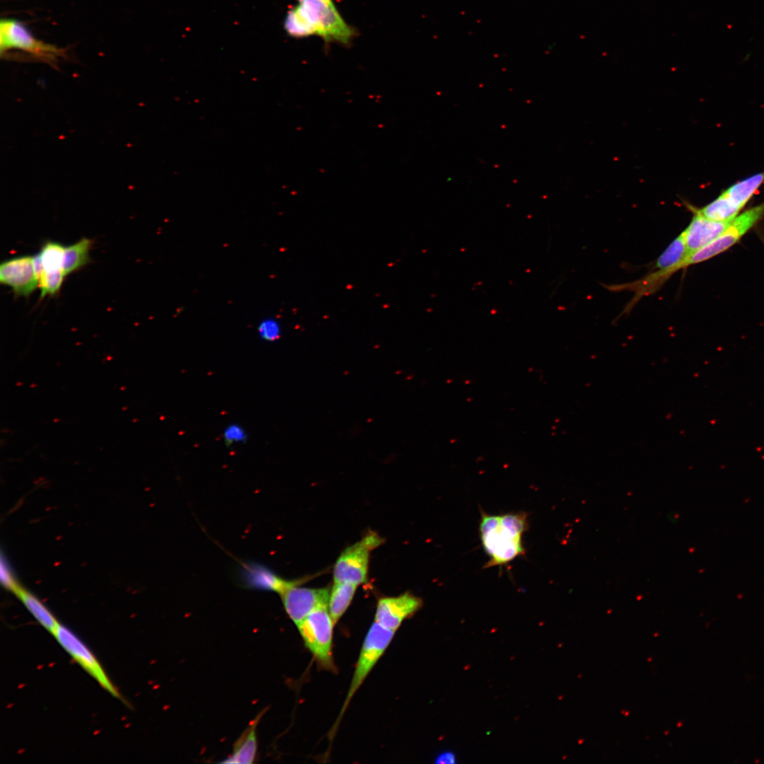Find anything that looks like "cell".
Returning a JSON list of instances; mask_svg holds the SVG:
<instances>
[{
  "label": "cell",
  "instance_id": "cb8c5ba5",
  "mask_svg": "<svg viewBox=\"0 0 764 764\" xmlns=\"http://www.w3.org/2000/svg\"><path fill=\"white\" fill-rule=\"evenodd\" d=\"M223 439L226 446H231L245 441L247 434L243 427L238 424H231L224 431Z\"/></svg>",
  "mask_w": 764,
  "mask_h": 764
},
{
  "label": "cell",
  "instance_id": "7c38bea8",
  "mask_svg": "<svg viewBox=\"0 0 764 764\" xmlns=\"http://www.w3.org/2000/svg\"><path fill=\"white\" fill-rule=\"evenodd\" d=\"M241 572L243 582L246 587L274 591L279 595L303 582V579H284L267 567L253 562L242 563Z\"/></svg>",
  "mask_w": 764,
  "mask_h": 764
},
{
  "label": "cell",
  "instance_id": "44dd1931",
  "mask_svg": "<svg viewBox=\"0 0 764 764\" xmlns=\"http://www.w3.org/2000/svg\"><path fill=\"white\" fill-rule=\"evenodd\" d=\"M65 247L55 241L46 242L40 251L45 271H62Z\"/></svg>",
  "mask_w": 764,
  "mask_h": 764
},
{
  "label": "cell",
  "instance_id": "7a4b0ae2",
  "mask_svg": "<svg viewBox=\"0 0 764 764\" xmlns=\"http://www.w3.org/2000/svg\"><path fill=\"white\" fill-rule=\"evenodd\" d=\"M528 528L524 511L492 515L481 512L479 531L490 560L485 568L504 565L524 554L522 536Z\"/></svg>",
  "mask_w": 764,
  "mask_h": 764
},
{
  "label": "cell",
  "instance_id": "52a82bcc",
  "mask_svg": "<svg viewBox=\"0 0 764 764\" xmlns=\"http://www.w3.org/2000/svg\"><path fill=\"white\" fill-rule=\"evenodd\" d=\"M763 216L764 203L737 215L716 239L688 257L687 267L707 260L729 248Z\"/></svg>",
  "mask_w": 764,
  "mask_h": 764
},
{
  "label": "cell",
  "instance_id": "3957f363",
  "mask_svg": "<svg viewBox=\"0 0 764 764\" xmlns=\"http://www.w3.org/2000/svg\"><path fill=\"white\" fill-rule=\"evenodd\" d=\"M335 623L328 606L318 608L297 625L306 647L323 668L334 669L332 637Z\"/></svg>",
  "mask_w": 764,
  "mask_h": 764
},
{
  "label": "cell",
  "instance_id": "4fadbf2b",
  "mask_svg": "<svg viewBox=\"0 0 764 764\" xmlns=\"http://www.w3.org/2000/svg\"><path fill=\"white\" fill-rule=\"evenodd\" d=\"M688 227L683 231L690 255L716 239L729 225L731 221H717L708 219L695 209Z\"/></svg>",
  "mask_w": 764,
  "mask_h": 764
},
{
  "label": "cell",
  "instance_id": "5bb4252c",
  "mask_svg": "<svg viewBox=\"0 0 764 764\" xmlns=\"http://www.w3.org/2000/svg\"><path fill=\"white\" fill-rule=\"evenodd\" d=\"M690 256L683 231L678 235L657 258L653 270L664 272L669 277L687 267Z\"/></svg>",
  "mask_w": 764,
  "mask_h": 764
},
{
  "label": "cell",
  "instance_id": "d4e9b609",
  "mask_svg": "<svg viewBox=\"0 0 764 764\" xmlns=\"http://www.w3.org/2000/svg\"><path fill=\"white\" fill-rule=\"evenodd\" d=\"M0 579L4 587L13 593L20 587V585L17 583L16 579L14 577L8 561L3 554L1 555Z\"/></svg>",
  "mask_w": 764,
  "mask_h": 764
},
{
  "label": "cell",
  "instance_id": "e0dca14e",
  "mask_svg": "<svg viewBox=\"0 0 764 764\" xmlns=\"http://www.w3.org/2000/svg\"><path fill=\"white\" fill-rule=\"evenodd\" d=\"M357 586L348 582H335L330 590L328 608L335 624L349 606Z\"/></svg>",
  "mask_w": 764,
  "mask_h": 764
},
{
  "label": "cell",
  "instance_id": "9c48e42d",
  "mask_svg": "<svg viewBox=\"0 0 764 764\" xmlns=\"http://www.w3.org/2000/svg\"><path fill=\"white\" fill-rule=\"evenodd\" d=\"M329 588H307L296 585L283 594L281 598L289 618L297 625L316 609L328 606Z\"/></svg>",
  "mask_w": 764,
  "mask_h": 764
},
{
  "label": "cell",
  "instance_id": "2e32d148",
  "mask_svg": "<svg viewBox=\"0 0 764 764\" xmlns=\"http://www.w3.org/2000/svg\"><path fill=\"white\" fill-rule=\"evenodd\" d=\"M260 718L243 733L234 746L232 754L223 763H252L257 751L256 727Z\"/></svg>",
  "mask_w": 764,
  "mask_h": 764
},
{
  "label": "cell",
  "instance_id": "6da1fadb",
  "mask_svg": "<svg viewBox=\"0 0 764 764\" xmlns=\"http://www.w3.org/2000/svg\"><path fill=\"white\" fill-rule=\"evenodd\" d=\"M297 1L284 21V28L289 36L303 38L316 35L325 45L345 46L350 45L357 36V30L345 21L333 0Z\"/></svg>",
  "mask_w": 764,
  "mask_h": 764
},
{
  "label": "cell",
  "instance_id": "8fae6325",
  "mask_svg": "<svg viewBox=\"0 0 764 764\" xmlns=\"http://www.w3.org/2000/svg\"><path fill=\"white\" fill-rule=\"evenodd\" d=\"M0 282L10 286L16 296H28L38 286L33 256L16 257L0 265Z\"/></svg>",
  "mask_w": 764,
  "mask_h": 764
},
{
  "label": "cell",
  "instance_id": "30bf717a",
  "mask_svg": "<svg viewBox=\"0 0 764 764\" xmlns=\"http://www.w3.org/2000/svg\"><path fill=\"white\" fill-rule=\"evenodd\" d=\"M422 604L419 597L410 592L381 598L376 605L374 621L395 632L405 619L412 617L422 608Z\"/></svg>",
  "mask_w": 764,
  "mask_h": 764
},
{
  "label": "cell",
  "instance_id": "603a6c76",
  "mask_svg": "<svg viewBox=\"0 0 764 764\" xmlns=\"http://www.w3.org/2000/svg\"><path fill=\"white\" fill-rule=\"evenodd\" d=\"M257 331L261 340L272 342L279 339L282 328L279 322L276 318L268 317L258 323Z\"/></svg>",
  "mask_w": 764,
  "mask_h": 764
},
{
  "label": "cell",
  "instance_id": "ac0fdd59",
  "mask_svg": "<svg viewBox=\"0 0 764 764\" xmlns=\"http://www.w3.org/2000/svg\"><path fill=\"white\" fill-rule=\"evenodd\" d=\"M763 181L764 171L734 183L722 194L730 202L741 209Z\"/></svg>",
  "mask_w": 764,
  "mask_h": 764
},
{
  "label": "cell",
  "instance_id": "ffe728a7",
  "mask_svg": "<svg viewBox=\"0 0 764 764\" xmlns=\"http://www.w3.org/2000/svg\"><path fill=\"white\" fill-rule=\"evenodd\" d=\"M695 210L708 219L717 221H727L734 219L741 209L730 202L722 193L710 204Z\"/></svg>",
  "mask_w": 764,
  "mask_h": 764
},
{
  "label": "cell",
  "instance_id": "ba28073f",
  "mask_svg": "<svg viewBox=\"0 0 764 764\" xmlns=\"http://www.w3.org/2000/svg\"><path fill=\"white\" fill-rule=\"evenodd\" d=\"M52 635L71 657L113 697L122 699L92 652L69 628L59 623Z\"/></svg>",
  "mask_w": 764,
  "mask_h": 764
},
{
  "label": "cell",
  "instance_id": "7402d4cb",
  "mask_svg": "<svg viewBox=\"0 0 764 764\" xmlns=\"http://www.w3.org/2000/svg\"><path fill=\"white\" fill-rule=\"evenodd\" d=\"M65 275L62 271L47 272L43 271L40 279L38 287L40 289L41 298L50 295L56 294L60 289Z\"/></svg>",
  "mask_w": 764,
  "mask_h": 764
},
{
  "label": "cell",
  "instance_id": "9a60e30c",
  "mask_svg": "<svg viewBox=\"0 0 764 764\" xmlns=\"http://www.w3.org/2000/svg\"><path fill=\"white\" fill-rule=\"evenodd\" d=\"M13 594L36 620L52 635L59 623L50 610L35 595L21 586Z\"/></svg>",
  "mask_w": 764,
  "mask_h": 764
},
{
  "label": "cell",
  "instance_id": "484cf974",
  "mask_svg": "<svg viewBox=\"0 0 764 764\" xmlns=\"http://www.w3.org/2000/svg\"><path fill=\"white\" fill-rule=\"evenodd\" d=\"M456 762H457V760H456V756L455 753L453 752H452V751H448L441 752V753H439L436 756V758L435 759V763H450V764H453V763H456Z\"/></svg>",
  "mask_w": 764,
  "mask_h": 764
},
{
  "label": "cell",
  "instance_id": "277c9868",
  "mask_svg": "<svg viewBox=\"0 0 764 764\" xmlns=\"http://www.w3.org/2000/svg\"><path fill=\"white\" fill-rule=\"evenodd\" d=\"M16 49L35 59L55 63L66 51L54 45L36 38L18 20L2 18L0 22V52L1 56L10 50Z\"/></svg>",
  "mask_w": 764,
  "mask_h": 764
},
{
  "label": "cell",
  "instance_id": "8992f818",
  "mask_svg": "<svg viewBox=\"0 0 764 764\" xmlns=\"http://www.w3.org/2000/svg\"><path fill=\"white\" fill-rule=\"evenodd\" d=\"M383 541L376 533L371 531L359 541L347 548L335 563L334 582H348L357 585L366 582L370 553Z\"/></svg>",
  "mask_w": 764,
  "mask_h": 764
},
{
  "label": "cell",
  "instance_id": "5b68a950",
  "mask_svg": "<svg viewBox=\"0 0 764 764\" xmlns=\"http://www.w3.org/2000/svg\"><path fill=\"white\" fill-rule=\"evenodd\" d=\"M394 635V631L383 627L375 621L369 627L364 639L337 722L340 721L355 693L387 649Z\"/></svg>",
  "mask_w": 764,
  "mask_h": 764
},
{
  "label": "cell",
  "instance_id": "d6986e66",
  "mask_svg": "<svg viewBox=\"0 0 764 764\" xmlns=\"http://www.w3.org/2000/svg\"><path fill=\"white\" fill-rule=\"evenodd\" d=\"M91 241L82 238L64 248L62 272L66 276L86 265L90 261Z\"/></svg>",
  "mask_w": 764,
  "mask_h": 764
}]
</instances>
